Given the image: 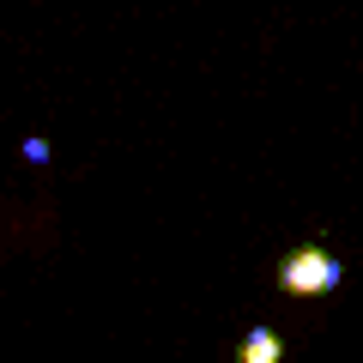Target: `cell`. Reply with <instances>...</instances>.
Returning a JSON list of instances; mask_svg holds the SVG:
<instances>
[{
	"mask_svg": "<svg viewBox=\"0 0 363 363\" xmlns=\"http://www.w3.org/2000/svg\"><path fill=\"white\" fill-rule=\"evenodd\" d=\"M279 291L285 297H333L339 291V279H345V267H339V255L333 248H321V242H303V248H291L285 260H279Z\"/></svg>",
	"mask_w": 363,
	"mask_h": 363,
	"instance_id": "6da1fadb",
	"label": "cell"
},
{
	"mask_svg": "<svg viewBox=\"0 0 363 363\" xmlns=\"http://www.w3.org/2000/svg\"><path fill=\"white\" fill-rule=\"evenodd\" d=\"M236 363H285V339L272 327H248L242 345H236Z\"/></svg>",
	"mask_w": 363,
	"mask_h": 363,
	"instance_id": "7a4b0ae2",
	"label": "cell"
},
{
	"mask_svg": "<svg viewBox=\"0 0 363 363\" xmlns=\"http://www.w3.org/2000/svg\"><path fill=\"white\" fill-rule=\"evenodd\" d=\"M18 152H25V164H49V157H55V152H49V140H43V133H30V140L18 145Z\"/></svg>",
	"mask_w": 363,
	"mask_h": 363,
	"instance_id": "3957f363",
	"label": "cell"
}]
</instances>
